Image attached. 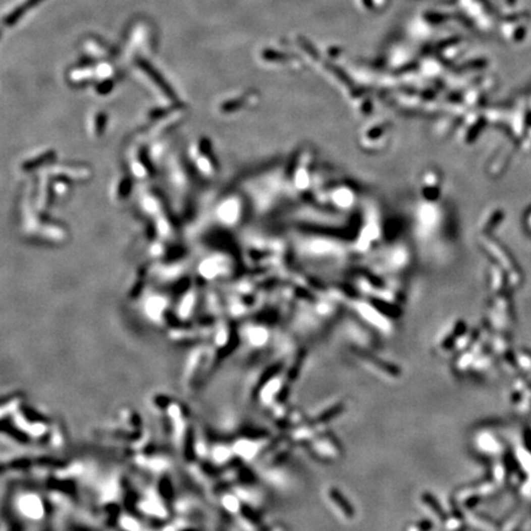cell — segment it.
Returning <instances> with one entry per match:
<instances>
[{
    "label": "cell",
    "mask_w": 531,
    "mask_h": 531,
    "mask_svg": "<svg viewBox=\"0 0 531 531\" xmlns=\"http://www.w3.org/2000/svg\"><path fill=\"white\" fill-rule=\"evenodd\" d=\"M43 0H26L25 3H22L21 5L16 7L11 13L8 14L4 18V25L7 27H11L14 25H16L18 22L26 15L27 13L33 8H36L37 5L41 4Z\"/></svg>",
    "instance_id": "6da1fadb"
},
{
    "label": "cell",
    "mask_w": 531,
    "mask_h": 531,
    "mask_svg": "<svg viewBox=\"0 0 531 531\" xmlns=\"http://www.w3.org/2000/svg\"><path fill=\"white\" fill-rule=\"evenodd\" d=\"M19 507L25 515L32 519H38L42 516V504L41 501L36 496H25L22 497L19 503Z\"/></svg>",
    "instance_id": "7a4b0ae2"
},
{
    "label": "cell",
    "mask_w": 531,
    "mask_h": 531,
    "mask_svg": "<svg viewBox=\"0 0 531 531\" xmlns=\"http://www.w3.org/2000/svg\"><path fill=\"white\" fill-rule=\"evenodd\" d=\"M137 64H138V66H139L140 68H142V69L144 70V72L146 73V74H148L149 76H150V78L152 79V80L155 81V83L157 84V85L162 86V89H163V90H165L166 92H169V94H170V92H171L170 87H169L168 84H166L165 81H164L163 76L159 74V72H157V70L155 69V68L152 67L150 63H149V62H146L145 59H143V58H139V59H138V61H137Z\"/></svg>",
    "instance_id": "3957f363"
},
{
    "label": "cell",
    "mask_w": 531,
    "mask_h": 531,
    "mask_svg": "<svg viewBox=\"0 0 531 531\" xmlns=\"http://www.w3.org/2000/svg\"><path fill=\"white\" fill-rule=\"evenodd\" d=\"M262 56H263V58L267 59V61H277V62L287 61V58H289V56L284 55V53H281V52H276V50H272V49L263 50Z\"/></svg>",
    "instance_id": "277c9868"
},
{
    "label": "cell",
    "mask_w": 531,
    "mask_h": 531,
    "mask_svg": "<svg viewBox=\"0 0 531 531\" xmlns=\"http://www.w3.org/2000/svg\"><path fill=\"white\" fill-rule=\"evenodd\" d=\"M299 43H300L301 48H303L304 50H306L309 55H311L312 57H317V52H316V48L312 46V43L310 41H307V38H303L300 37V39H299Z\"/></svg>",
    "instance_id": "5b68a950"
},
{
    "label": "cell",
    "mask_w": 531,
    "mask_h": 531,
    "mask_svg": "<svg viewBox=\"0 0 531 531\" xmlns=\"http://www.w3.org/2000/svg\"><path fill=\"white\" fill-rule=\"evenodd\" d=\"M427 18L429 21H432V22H440V21H444L445 16L439 15V14H431V15H428Z\"/></svg>",
    "instance_id": "8992f818"
},
{
    "label": "cell",
    "mask_w": 531,
    "mask_h": 531,
    "mask_svg": "<svg viewBox=\"0 0 531 531\" xmlns=\"http://www.w3.org/2000/svg\"><path fill=\"white\" fill-rule=\"evenodd\" d=\"M233 504L236 505V502L234 501L233 498H225V507H228L229 509L234 510L235 509V507H233Z\"/></svg>",
    "instance_id": "52a82bcc"
}]
</instances>
